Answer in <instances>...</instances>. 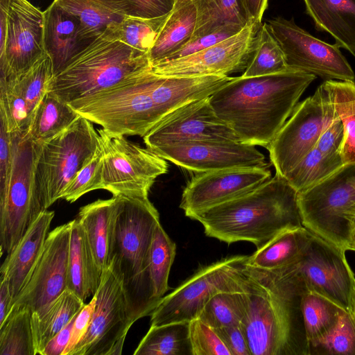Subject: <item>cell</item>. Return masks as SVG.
Returning a JSON list of instances; mask_svg holds the SVG:
<instances>
[{"instance_id":"7dc6e473","label":"cell","mask_w":355,"mask_h":355,"mask_svg":"<svg viewBox=\"0 0 355 355\" xmlns=\"http://www.w3.org/2000/svg\"><path fill=\"white\" fill-rule=\"evenodd\" d=\"M243 28L235 26H226L211 33L192 38L166 60L179 58L199 52L237 34Z\"/></svg>"},{"instance_id":"9a60e30c","label":"cell","mask_w":355,"mask_h":355,"mask_svg":"<svg viewBox=\"0 0 355 355\" xmlns=\"http://www.w3.org/2000/svg\"><path fill=\"white\" fill-rule=\"evenodd\" d=\"M279 43L289 69L325 80L355 83V73L336 44L313 37L293 21L282 17L267 23Z\"/></svg>"},{"instance_id":"4316f807","label":"cell","mask_w":355,"mask_h":355,"mask_svg":"<svg viewBox=\"0 0 355 355\" xmlns=\"http://www.w3.org/2000/svg\"><path fill=\"white\" fill-rule=\"evenodd\" d=\"M196 20L194 0H176L147 54L150 66L167 60L186 44L193 37Z\"/></svg>"},{"instance_id":"e0dca14e","label":"cell","mask_w":355,"mask_h":355,"mask_svg":"<svg viewBox=\"0 0 355 355\" xmlns=\"http://www.w3.org/2000/svg\"><path fill=\"white\" fill-rule=\"evenodd\" d=\"M71 220L47 236L42 254L31 278L16 297L12 311L26 309L40 316L67 288V266Z\"/></svg>"},{"instance_id":"11a10c76","label":"cell","mask_w":355,"mask_h":355,"mask_svg":"<svg viewBox=\"0 0 355 355\" xmlns=\"http://www.w3.org/2000/svg\"><path fill=\"white\" fill-rule=\"evenodd\" d=\"M14 300L8 280L1 277L0 285V326L7 320L13 307Z\"/></svg>"},{"instance_id":"277c9868","label":"cell","mask_w":355,"mask_h":355,"mask_svg":"<svg viewBox=\"0 0 355 355\" xmlns=\"http://www.w3.org/2000/svg\"><path fill=\"white\" fill-rule=\"evenodd\" d=\"M245 313L241 327L251 355H309L300 298L270 270L245 263L241 272Z\"/></svg>"},{"instance_id":"f5cc1de1","label":"cell","mask_w":355,"mask_h":355,"mask_svg":"<svg viewBox=\"0 0 355 355\" xmlns=\"http://www.w3.org/2000/svg\"><path fill=\"white\" fill-rule=\"evenodd\" d=\"M95 304L96 296L94 295L90 302L87 304H85L78 313L73 324L69 342L63 355H69L86 334L94 311Z\"/></svg>"},{"instance_id":"836d02e7","label":"cell","mask_w":355,"mask_h":355,"mask_svg":"<svg viewBox=\"0 0 355 355\" xmlns=\"http://www.w3.org/2000/svg\"><path fill=\"white\" fill-rule=\"evenodd\" d=\"M135 355H192L189 322L151 326L133 353Z\"/></svg>"},{"instance_id":"91938a15","label":"cell","mask_w":355,"mask_h":355,"mask_svg":"<svg viewBox=\"0 0 355 355\" xmlns=\"http://www.w3.org/2000/svg\"><path fill=\"white\" fill-rule=\"evenodd\" d=\"M354 320H355V310H354Z\"/></svg>"},{"instance_id":"74e56055","label":"cell","mask_w":355,"mask_h":355,"mask_svg":"<svg viewBox=\"0 0 355 355\" xmlns=\"http://www.w3.org/2000/svg\"><path fill=\"white\" fill-rule=\"evenodd\" d=\"M0 355H36L29 310L12 311L0 326Z\"/></svg>"},{"instance_id":"6da1fadb","label":"cell","mask_w":355,"mask_h":355,"mask_svg":"<svg viewBox=\"0 0 355 355\" xmlns=\"http://www.w3.org/2000/svg\"><path fill=\"white\" fill-rule=\"evenodd\" d=\"M232 78L164 76L149 67L112 87L68 104L107 133L143 137L172 112L211 96Z\"/></svg>"},{"instance_id":"4fadbf2b","label":"cell","mask_w":355,"mask_h":355,"mask_svg":"<svg viewBox=\"0 0 355 355\" xmlns=\"http://www.w3.org/2000/svg\"><path fill=\"white\" fill-rule=\"evenodd\" d=\"M88 329L69 355H119L135 322L122 282L113 265L103 270Z\"/></svg>"},{"instance_id":"4dcf8cb0","label":"cell","mask_w":355,"mask_h":355,"mask_svg":"<svg viewBox=\"0 0 355 355\" xmlns=\"http://www.w3.org/2000/svg\"><path fill=\"white\" fill-rule=\"evenodd\" d=\"M194 2L197 20L192 38L226 26H235L243 28L254 22L243 0H194Z\"/></svg>"},{"instance_id":"ab89813d","label":"cell","mask_w":355,"mask_h":355,"mask_svg":"<svg viewBox=\"0 0 355 355\" xmlns=\"http://www.w3.org/2000/svg\"><path fill=\"white\" fill-rule=\"evenodd\" d=\"M176 252L175 243L160 223L157 225L150 253V275L155 297L159 302L168 290V276Z\"/></svg>"},{"instance_id":"2e32d148","label":"cell","mask_w":355,"mask_h":355,"mask_svg":"<svg viewBox=\"0 0 355 355\" xmlns=\"http://www.w3.org/2000/svg\"><path fill=\"white\" fill-rule=\"evenodd\" d=\"M261 24L252 22L237 34L184 57L150 66L156 73L177 77L228 76L245 69Z\"/></svg>"},{"instance_id":"484cf974","label":"cell","mask_w":355,"mask_h":355,"mask_svg":"<svg viewBox=\"0 0 355 355\" xmlns=\"http://www.w3.org/2000/svg\"><path fill=\"white\" fill-rule=\"evenodd\" d=\"M316 28L355 56V0H303Z\"/></svg>"},{"instance_id":"9c48e42d","label":"cell","mask_w":355,"mask_h":355,"mask_svg":"<svg viewBox=\"0 0 355 355\" xmlns=\"http://www.w3.org/2000/svg\"><path fill=\"white\" fill-rule=\"evenodd\" d=\"M352 166L297 196L302 226L344 251H355V173Z\"/></svg>"},{"instance_id":"603a6c76","label":"cell","mask_w":355,"mask_h":355,"mask_svg":"<svg viewBox=\"0 0 355 355\" xmlns=\"http://www.w3.org/2000/svg\"><path fill=\"white\" fill-rule=\"evenodd\" d=\"M54 215L53 211H44L1 264V277L8 280L14 302L42 254Z\"/></svg>"},{"instance_id":"db71d44e","label":"cell","mask_w":355,"mask_h":355,"mask_svg":"<svg viewBox=\"0 0 355 355\" xmlns=\"http://www.w3.org/2000/svg\"><path fill=\"white\" fill-rule=\"evenodd\" d=\"M78 315V314H77ZM77 315L47 343L41 355H63L69 342L71 329Z\"/></svg>"},{"instance_id":"681fc988","label":"cell","mask_w":355,"mask_h":355,"mask_svg":"<svg viewBox=\"0 0 355 355\" xmlns=\"http://www.w3.org/2000/svg\"><path fill=\"white\" fill-rule=\"evenodd\" d=\"M13 141L4 123L0 119V195L5 191L12 166Z\"/></svg>"},{"instance_id":"83f0119b","label":"cell","mask_w":355,"mask_h":355,"mask_svg":"<svg viewBox=\"0 0 355 355\" xmlns=\"http://www.w3.org/2000/svg\"><path fill=\"white\" fill-rule=\"evenodd\" d=\"M113 197L82 207L76 218L83 226L95 261L103 272L110 263Z\"/></svg>"},{"instance_id":"ba28073f","label":"cell","mask_w":355,"mask_h":355,"mask_svg":"<svg viewBox=\"0 0 355 355\" xmlns=\"http://www.w3.org/2000/svg\"><path fill=\"white\" fill-rule=\"evenodd\" d=\"M13 157L6 189L0 195V250L8 254L19 243L39 216L46 210L36 182L41 144L28 132L12 133Z\"/></svg>"},{"instance_id":"1f68e13d","label":"cell","mask_w":355,"mask_h":355,"mask_svg":"<svg viewBox=\"0 0 355 355\" xmlns=\"http://www.w3.org/2000/svg\"><path fill=\"white\" fill-rule=\"evenodd\" d=\"M70 105L49 91L36 109L28 133L42 144L67 128L78 117Z\"/></svg>"},{"instance_id":"d6986e66","label":"cell","mask_w":355,"mask_h":355,"mask_svg":"<svg viewBox=\"0 0 355 355\" xmlns=\"http://www.w3.org/2000/svg\"><path fill=\"white\" fill-rule=\"evenodd\" d=\"M143 139L150 150L189 141H239L233 130L214 110L209 96L176 109L151 128Z\"/></svg>"},{"instance_id":"52a82bcc","label":"cell","mask_w":355,"mask_h":355,"mask_svg":"<svg viewBox=\"0 0 355 355\" xmlns=\"http://www.w3.org/2000/svg\"><path fill=\"white\" fill-rule=\"evenodd\" d=\"M345 252L309 231L308 241L299 257L270 271L293 295H320L354 316L355 276Z\"/></svg>"},{"instance_id":"f35d334b","label":"cell","mask_w":355,"mask_h":355,"mask_svg":"<svg viewBox=\"0 0 355 355\" xmlns=\"http://www.w3.org/2000/svg\"><path fill=\"white\" fill-rule=\"evenodd\" d=\"M168 14L155 18L126 16L106 39L120 41L148 54Z\"/></svg>"},{"instance_id":"8fae6325","label":"cell","mask_w":355,"mask_h":355,"mask_svg":"<svg viewBox=\"0 0 355 355\" xmlns=\"http://www.w3.org/2000/svg\"><path fill=\"white\" fill-rule=\"evenodd\" d=\"M248 256L224 258L200 268L168 295L150 314V325L191 322L209 300L220 292L242 293L241 272Z\"/></svg>"},{"instance_id":"44dd1931","label":"cell","mask_w":355,"mask_h":355,"mask_svg":"<svg viewBox=\"0 0 355 355\" xmlns=\"http://www.w3.org/2000/svg\"><path fill=\"white\" fill-rule=\"evenodd\" d=\"M271 178L269 168H232L201 173L183 190L180 207L185 216L238 198Z\"/></svg>"},{"instance_id":"7bdbcfd3","label":"cell","mask_w":355,"mask_h":355,"mask_svg":"<svg viewBox=\"0 0 355 355\" xmlns=\"http://www.w3.org/2000/svg\"><path fill=\"white\" fill-rule=\"evenodd\" d=\"M244 313L242 293L220 292L209 300L198 318L210 327L218 329L240 324Z\"/></svg>"},{"instance_id":"cb8c5ba5","label":"cell","mask_w":355,"mask_h":355,"mask_svg":"<svg viewBox=\"0 0 355 355\" xmlns=\"http://www.w3.org/2000/svg\"><path fill=\"white\" fill-rule=\"evenodd\" d=\"M102 274L95 261L83 226L77 218L72 220L68 256L67 288L85 302L97 291Z\"/></svg>"},{"instance_id":"5bb4252c","label":"cell","mask_w":355,"mask_h":355,"mask_svg":"<svg viewBox=\"0 0 355 355\" xmlns=\"http://www.w3.org/2000/svg\"><path fill=\"white\" fill-rule=\"evenodd\" d=\"M334 112L324 83L313 95L298 103L266 148L276 173L284 177L316 146Z\"/></svg>"},{"instance_id":"f6af8a7d","label":"cell","mask_w":355,"mask_h":355,"mask_svg":"<svg viewBox=\"0 0 355 355\" xmlns=\"http://www.w3.org/2000/svg\"><path fill=\"white\" fill-rule=\"evenodd\" d=\"M102 178L103 152L98 144L94 155L65 187L61 198L73 202L89 191L102 189Z\"/></svg>"},{"instance_id":"816d5d0a","label":"cell","mask_w":355,"mask_h":355,"mask_svg":"<svg viewBox=\"0 0 355 355\" xmlns=\"http://www.w3.org/2000/svg\"><path fill=\"white\" fill-rule=\"evenodd\" d=\"M215 329L232 355H251L247 339L240 324Z\"/></svg>"},{"instance_id":"9f6ffc18","label":"cell","mask_w":355,"mask_h":355,"mask_svg":"<svg viewBox=\"0 0 355 355\" xmlns=\"http://www.w3.org/2000/svg\"><path fill=\"white\" fill-rule=\"evenodd\" d=\"M251 20L261 24L268 0H243Z\"/></svg>"},{"instance_id":"d6a6232c","label":"cell","mask_w":355,"mask_h":355,"mask_svg":"<svg viewBox=\"0 0 355 355\" xmlns=\"http://www.w3.org/2000/svg\"><path fill=\"white\" fill-rule=\"evenodd\" d=\"M323 83L344 127L340 150L342 161L345 166H355V83L334 80Z\"/></svg>"},{"instance_id":"6f0895ef","label":"cell","mask_w":355,"mask_h":355,"mask_svg":"<svg viewBox=\"0 0 355 355\" xmlns=\"http://www.w3.org/2000/svg\"><path fill=\"white\" fill-rule=\"evenodd\" d=\"M353 243H354V245L355 248V230L354 231V233H353Z\"/></svg>"},{"instance_id":"8d00e7d4","label":"cell","mask_w":355,"mask_h":355,"mask_svg":"<svg viewBox=\"0 0 355 355\" xmlns=\"http://www.w3.org/2000/svg\"><path fill=\"white\" fill-rule=\"evenodd\" d=\"M284 54L267 23L261 24L243 77H255L288 69Z\"/></svg>"},{"instance_id":"7a4b0ae2","label":"cell","mask_w":355,"mask_h":355,"mask_svg":"<svg viewBox=\"0 0 355 355\" xmlns=\"http://www.w3.org/2000/svg\"><path fill=\"white\" fill-rule=\"evenodd\" d=\"M315 78L291 69L261 76L232 77L209 96V102L240 142L267 148Z\"/></svg>"},{"instance_id":"3957f363","label":"cell","mask_w":355,"mask_h":355,"mask_svg":"<svg viewBox=\"0 0 355 355\" xmlns=\"http://www.w3.org/2000/svg\"><path fill=\"white\" fill-rule=\"evenodd\" d=\"M297 196L286 178L275 173L246 194L187 217L201 223L207 236L227 243L249 241L259 249L279 234L303 227Z\"/></svg>"},{"instance_id":"f546056e","label":"cell","mask_w":355,"mask_h":355,"mask_svg":"<svg viewBox=\"0 0 355 355\" xmlns=\"http://www.w3.org/2000/svg\"><path fill=\"white\" fill-rule=\"evenodd\" d=\"M308 235L309 230L304 227L285 231L248 257L246 264L266 270L283 268L299 257Z\"/></svg>"},{"instance_id":"ffe728a7","label":"cell","mask_w":355,"mask_h":355,"mask_svg":"<svg viewBox=\"0 0 355 355\" xmlns=\"http://www.w3.org/2000/svg\"><path fill=\"white\" fill-rule=\"evenodd\" d=\"M44 55V12L28 0H10L5 45L0 47V78L27 71Z\"/></svg>"},{"instance_id":"d4e9b609","label":"cell","mask_w":355,"mask_h":355,"mask_svg":"<svg viewBox=\"0 0 355 355\" xmlns=\"http://www.w3.org/2000/svg\"><path fill=\"white\" fill-rule=\"evenodd\" d=\"M80 21L87 38L94 42L107 38L126 16H130L125 0H55Z\"/></svg>"},{"instance_id":"d590c367","label":"cell","mask_w":355,"mask_h":355,"mask_svg":"<svg viewBox=\"0 0 355 355\" xmlns=\"http://www.w3.org/2000/svg\"><path fill=\"white\" fill-rule=\"evenodd\" d=\"M345 167L340 155H325L315 147L284 178L297 193H300L325 180Z\"/></svg>"},{"instance_id":"f907efd6","label":"cell","mask_w":355,"mask_h":355,"mask_svg":"<svg viewBox=\"0 0 355 355\" xmlns=\"http://www.w3.org/2000/svg\"><path fill=\"white\" fill-rule=\"evenodd\" d=\"M128 3L130 16L155 18L168 14L176 0H125Z\"/></svg>"},{"instance_id":"ee69618b","label":"cell","mask_w":355,"mask_h":355,"mask_svg":"<svg viewBox=\"0 0 355 355\" xmlns=\"http://www.w3.org/2000/svg\"><path fill=\"white\" fill-rule=\"evenodd\" d=\"M355 355V320L343 311L335 327L322 339L311 346L309 355Z\"/></svg>"},{"instance_id":"b9f144b4","label":"cell","mask_w":355,"mask_h":355,"mask_svg":"<svg viewBox=\"0 0 355 355\" xmlns=\"http://www.w3.org/2000/svg\"><path fill=\"white\" fill-rule=\"evenodd\" d=\"M0 119L11 133L28 131L33 116L12 76L0 78Z\"/></svg>"},{"instance_id":"e575fe53","label":"cell","mask_w":355,"mask_h":355,"mask_svg":"<svg viewBox=\"0 0 355 355\" xmlns=\"http://www.w3.org/2000/svg\"><path fill=\"white\" fill-rule=\"evenodd\" d=\"M300 309L309 349L335 327L343 311L331 300L313 293L301 296Z\"/></svg>"},{"instance_id":"ac0fdd59","label":"cell","mask_w":355,"mask_h":355,"mask_svg":"<svg viewBox=\"0 0 355 355\" xmlns=\"http://www.w3.org/2000/svg\"><path fill=\"white\" fill-rule=\"evenodd\" d=\"M254 146L240 141L196 140L151 150L178 166L198 173L232 168H269L264 155Z\"/></svg>"},{"instance_id":"f1b7e54d","label":"cell","mask_w":355,"mask_h":355,"mask_svg":"<svg viewBox=\"0 0 355 355\" xmlns=\"http://www.w3.org/2000/svg\"><path fill=\"white\" fill-rule=\"evenodd\" d=\"M85 304V302L78 295L67 288L49 304L40 316L32 313L36 354L41 355L50 340L65 327Z\"/></svg>"},{"instance_id":"bcb514c9","label":"cell","mask_w":355,"mask_h":355,"mask_svg":"<svg viewBox=\"0 0 355 355\" xmlns=\"http://www.w3.org/2000/svg\"><path fill=\"white\" fill-rule=\"evenodd\" d=\"M192 355H232L215 329L199 318L189 322Z\"/></svg>"},{"instance_id":"8992f818","label":"cell","mask_w":355,"mask_h":355,"mask_svg":"<svg viewBox=\"0 0 355 355\" xmlns=\"http://www.w3.org/2000/svg\"><path fill=\"white\" fill-rule=\"evenodd\" d=\"M149 67L147 53L120 41L99 37L54 75L50 91L69 103L112 87Z\"/></svg>"},{"instance_id":"30bf717a","label":"cell","mask_w":355,"mask_h":355,"mask_svg":"<svg viewBox=\"0 0 355 355\" xmlns=\"http://www.w3.org/2000/svg\"><path fill=\"white\" fill-rule=\"evenodd\" d=\"M98 144L93 123L80 115L62 132L41 144L36 182L46 209L61 198L65 187L94 155Z\"/></svg>"},{"instance_id":"7402d4cb","label":"cell","mask_w":355,"mask_h":355,"mask_svg":"<svg viewBox=\"0 0 355 355\" xmlns=\"http://www.w3.org/2000/svg\"><path fill=\"white\" fill-rule=\"evenodd\" d=\"M92 42L79 19L55 0L44 11V47L54 75Z\"/></svg>"},{"instance_id":"60d3db41","label":"cell","mask_w":355,"mask_h":355,"mask_svg":"<svg viewBox=\"0 0 355 355\" xmlns=\"http://www.w3.org/2000/svg\"><path fill=\"white\" fill-rule=\"evenodd\" d=\"M12 76L33 118L39 104L50 91L54 76L51 58L46 54L27 71Z\"/></svg>"},{"instance_id":"c3c4849f","label":"cell","mask_w":355,"mask_h":355,"mask_svg":"<svg viewBox=\"0 0 355 355\" xmlns=\"http://www.w3.org/2000/svg\"><path fill=\"white\" fill-rule=\"evenodd\" d=\"M343 138V124L334 111L324 127L315 147L325 155H340Z\"/></svg>"},{"instance_id":"5b68a950","label":"cell","mask_w":355,"mask_h":355,"mask_svg":"<svg viewBox=\"0 0 355 355\" xmlns=\"http://www.w3.org/2000/svg\"><path fill=\"white\" fill-rule=\"evenodd\" d=\"M114 198L110 263L119 275L134 322L150 315L159 301L150 275V253L159 215L148 196Z\"/></svg>"},{"instance_id":"680465c9","label":"cell","mask_w":355,"mask_h":355,"mask_svg":"<svg viewBox=\"0 0 355 355\" xmlns=\"http://www.w3.org/2000/svg\"><path fill=\"white\" fill-rule=\"evenodd\" d=\"M354 230H355V218H354Z\"/></svg>"},{"instance_id":"7c38bea8","label":"cell","mask_w":355,"mask_h":355,"mask_svg":"<svg viewBox=\"0 0 355 355\" xmlns=\"http://www.w3.org/2000/svg\"><path fill=\"white\" fill-rule=\"evenodd\" d=\"M98 133L103 152L102 189L112 196H148L155 180L167 173L166 160L123 135L102 128Z\"/></svg>"}]
</instances>
